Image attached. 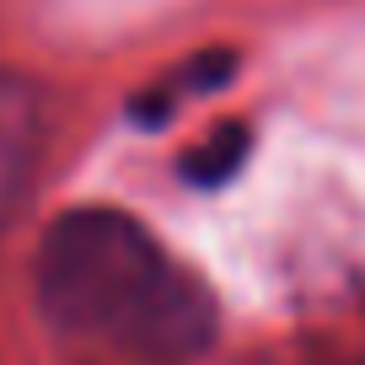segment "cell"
<instances>
[{
  "instance_id": "6da1fadb",
  "label": "cell",
  "mask_w": 365,
  "mask_h": 365,
  "mask_svg": "<svg viewBox=\"0 0 365 365\" xmlns=\"http://www.w3.org/2000/svg\"><path fill=\"white\" fill-rule=\"evenodd\" d=\"M43 317L70 339L182 360L215 339V296L135 215L86 205L43 231L33 258Z\"/></svg>"
},
{
  "instance_id": "3957f363",
  "label": "cell",
  "mask_w": 365,
  "mask_h": 365,
  "mask_svg": "<svg viewBox=\"0 0 365 365\" xmlns=\"http://www.w3.org/2000/svg\"><path fill=\"white\" fill-rule=\"evenodd\" d=\"M247 145H252V140H247V129H242V124L210 129V135L188 150V182H199V188H220L226 178H237V172H242Z\"/></svg>"
},
{
  "instance_id": "7a4b0ae2",
  "label": "cell",
  "mask_w": 365,
  "mask_h": 365,
  "mask_svg": "<svg viewBox=\"0 0 365 365\" xmlns=\"http://www.w3.org/2000/svg\"><path fill=\"white\" fill-rule=\"evenodd\" d=\"M43 145V103L27 76L0 70V231L16 215Z\"/></svg>"
}]
</instances>
